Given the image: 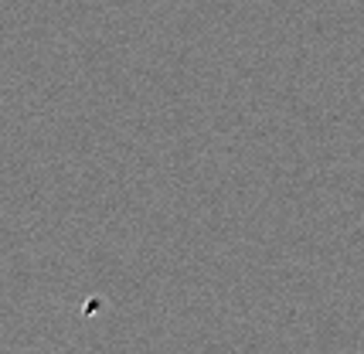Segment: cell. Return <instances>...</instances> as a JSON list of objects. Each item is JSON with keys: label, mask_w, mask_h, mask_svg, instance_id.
Segmentation results:
<instances>
[]
</instances>
